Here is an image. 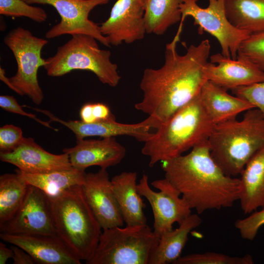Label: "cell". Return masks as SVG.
<instances>
[{"label":"cell","mask_w":264,"mask_h":264,"mask_svg":"<svg viewBox=\"0 0 264 264\" xmlns=\"http://www.w3.org/2000/svg\"><path fill=\"white\" fill-rule=\"evenodd\" d=\"M0 107L5 111L25 116L34 119L36 122L46 127L52 129L55 131H58V129L52 128L50 125L49 123L51 122L50 120L49 121H42L38 118L36 115L24 111L22 106L19 104L16 99L12 96L7 95H0Z\"/></svg>","instance_id":"e575fe53"},{"label":"cell","mask_w":264,"mask_h":264,"mask_svg":"<svg viewBox=\"0 0 264 264\" xmlns=\"http://www.w3.org/2000/svg\"><path fill=\"white\" fill-rule=\"evenodd\" d=\"M159 236L147 224L103 230L87 264H148Z\"/></svg>","instance_id":"52a82bcc"},{"label":"cell","mask_w":264,"mask_h":264,"mask_svg":"<svg viewBox=\"0 0 264 264\" xmlns=\"http://www.w3.org/2000/svg\"><path fill=\"white\" fill-rule=\"evenodd\" d=\"M11 248L14 253L12 258L13 264H35L32 257L22 248L15 245H13Z\"/></svg>","instance_id":"d590c367"},{"label":"cell","mask_w":264,"mask_h":264,"mask_svg":"<svg viewBox=\"0 0 264 264\" xmlns=\"http://www.w3.org/2000/svg\"><path fill=\"white\" fill-rule=\"evenodd\" d=\"M237 55L247 58L264 72V31L250 34L240 44Z\"/></svg>","instance_id":"f546056e"},{"label":"cell","mask_w":264,"mask_h":264,"mask_svg":"<svg viewBox=\"0 0 264 264\" xmlns=\"http://www.w3.org/2000/svg\"><path fill=\"white\" fill-rule=\"evenodd\" d=\"M81 120L85 123H93L115 119L110 108L101 103H87L80 110Z\"/></svg>","instance_id":"d6a6232c"},{"label":"cell","mask_w":264,"mask_h":264,"mask_svg":"<svg viewBox=\"0 0 264 264\" xmlns=\"http://www.w3.org/2000/svg\"><path fill=\"white\" fill-rule=\"evenodd\" d=\"M164 177L198 214L232 207L239 200V178L226 175L213 159L208 141L186 154L162 162Z\"/></svg>","instance_id":"7a4b0ae2"},{"label":"cell","mask_w":264,"mask_h":264,"mask_svg":"<svg viewBox=\"0 0 264 264\" xmlns=\"http://www.w3.org/2000/svg\"><path fill=\"white\" fill-rule=\"evenodd\" d=\"M145 0H117L110 16L99 25L110 45L118 46L143 39L146 33Z\"/></svg>","instance_id":"4fadbf2b"},{"label":"cell","mask_w":264,"mask_h":264,"mask_svg":"<svg viewBox=\"0 0 264 264\" xmlns=\"http://www.w3.org/2000/svg\"><path fill=\"white\" fill-rule=\"evenodd\" d=\"M180 3L181 0H145L146 33L162 35L180 22Z\"/></svg>","instance_id":"484cf974"},{"label":"cell","mask_w":264,"mask_h":264,"mask_svg":"<svg viewBox=\"0 0 264 264\" xmlns=\"http://www.w3.org/2000/svg\"><path fill=\"white\" fill-rule=\"evenodd\" d=\"M31 108L46 115L51 121L60 123L67 127L74 133L77 140L90 136L105 138L126 135L144 142L153 134V132H151V130L157 128L155 121L151 116H148L143 121L135 124L119 123L115 119L88 123L81 120H64L47 110Z\"/></svg>","instance_id":"5bb4252c"},{"label":"cell","mask_w":264,"mask_h":264,"mask_svg":"<svg viewBox=\"0 0 264 264\" xmlns=\"http://www.w3.org/2000/svg\"><path fill=\"white\" fill-rule=\"evenodd\" d=\"M215 125L199 94L156 129L144 142L141 153L149 157V165L153 167L207 142Z\"/></svg>","instance_id":"3957f363"},{"label":"cell","mask_w":264,"mask_h":264,"mask_svg":"<svg viewBox=\"0 0 264 264\" xmlns=\"http://www.w3.org/2000/svg\"><path fill=\"white\" fill-rule=\"evenodd\" d=\"M82 187L86 200L103 230L123 226L124 220L107 169L86 173Z\"/></svg>","instance_id":"9a60e30c"},{"label":"cell","mask_w":264,"mask_h":264,"mask_svg":"<svg viewBox=\"0 0 264 264\" xmlns=\"http://www.w3.org/2000/svg\"><path fill=\"white\" fill-rule=\"evenodd\" d=\"M254 261L251 255L233 257L227 255L206 252L190 254L180 256L174 264H252Z\"/></svg>","instance_id":"83f0119b"},{"label":"cell","mask_w":264,"mask_h":264,"mask_svg":"<svg viewBox=\"0 0 264 264\" xmlns=\"http://www.w3.org/2000/svg\"><path fill=\"white\" fill-rule=\"evenodd\" d=\"M210 50L208 39L191 44L183 55L178 54L176 45L167 44L163 65L144 70L140 83L143 98L135 109L152 117L158 128L200 93L207 81L203 68Z\"/></svg>","instance_id":"6da1fadb"},{"label":"cell","mask_w":264,"mask_h":264,"mask_svg":"<svg viewBox=\"0 0 264 264\" xmlns=\"http://www.w3.org/2000/svg\"><path fill=\"white\" fill-rule=\"evenodd\" d=\"M13 255L11 248H8L4 243L0 242V264H5L9 259H12Z\"/></svg>","instance_id":"8d00e7d4"},{"label":"cell","mask_w":264,"mask_h":264,"mask_svg":"<svg viewBox=\"0 0 264 264\" xmlns=\"http://www.w3.org/2000/svg\"><path fill=\"white\" fill-rule=\"evenodd\" d=\"M241 208L250 214L264 208V146L248 160L240 174Z\"/></svg>","instance_id":"7402d4cb"},{"label":"cell","mask_w":264,"mask_h":264,"mask_svg":"<svg viewBox=\"0 0 264 264\" xmlns=\"http://www.w3.org/2000/svg\"><path fill=\"white\" fill-rule=\"evenodd\" d=\"M206 8H201L197 0H181L180 11L181 18L177 32L172 42L177 44L180 41L183 22L190 16L194 24L198 26V33L205 31L215 37L221 47V53L225 57L236 59L242 42L250 35L247 32L234 26L227 18L224 0H208Z\"/></svg>","instance_id":"9c48e42d"},{"label":"cell","mask_w":264,"mask_h":264,"mask_svg":"<svg viewBox=\"0 0 264 264\" xmlns=\"http://www.w3.org/2000/svg\"><path fill=\"white\" fill-rule=\"evenodd\" d=\"M201 221L198 215L191 214L178 224L177 228L162 234L148 264H174L181 256L189 233L199 226Z\"/></svg>","instance_id":"603a6c76"},{"label":"cell","mask_w":264,"mask_h":264,"mask_svg":"<svg viewBox=\"0 0 264 264\" xmlns=\"http://www.w3.org/2000/svg\"><path fill=\"white\" fill-rule=\"evenodd\" d=\"M0 14L13 17H26L39 23L45 22L47 18L43 8L31 5L23 0H0Z\"/></svg>","instance_id":"f1b7e54d"},{"label":"cell","mask_w":264,"mask_h":264,"mask_svg":"<svg viewBox=\"0 0 264 264\" xmlns=\"http://www.w3.org/2000/svg\"><path fill=\"white\" fill-rule=\"evenodd\" d=\"M227 19L250 34L264 31V0H224Z\"/></svg>","instance_id":"d4e9b609"},{"label":"cell","mask_w":264,"mask_h":264,"mask_svg":"<svg viewBox=\"0 0 264 264\" xmlns=\"http://www.w3.org/2000/svg\"><path fill=\"white\" fill-rule=\"evenodd\" d=\"M0 159L15 166L25 173H44L73 167L66 153H50L31 137H24L20 145L13 151L0 152Z\"/></svg>","instance_id":"e0dca14e"},{"label":"cell","mask_w":264,"mask_h":264,"mask_svg":"<svg viewBox=\"0 0 264 264\" xmlns=\"http://www.w3.org/2000/svg\"><path fill=\"white\" fill-rule=\"evenodd\" d=\"M48 42L20 26L11 30L3 39L17 66L16 74L9 78L12 90L21 96L26 95L37 105L42 102L44 96L38 82V72L46 63L41 54Z\"/></svg>","instance_id":"ba28073f"},{"label":"cell","mask_w":264,"mask_h":264,"mask_svg":"<svg viewBox=\"0 0 264 264\" xmlns=\"http://www.w3.org/2000/svg\"><path fill=\"white\" fill-rule=\"evenodd\" d=\"M16 173L28 185L39 188L49 198L55 197L73 186L83 185L86 174L85 171L74 167L38 174L25 173L17 170Z\"/></svg>","instance_id":"cb8c5ba5"},{"label":"cell","mask_w":264,"mask_h":264,"mask_svg":"<svg viewBox=\"0 0 264 264\" xmlns=\"http://www.w3.org/2000/svg\"><path fill=\"white\" fill-rule=\"evenodd\" d=\"M48 198L58 236L76 258L87 262L96 248L102 228L86 200L82 185Z\"/></svg>","instance_id":"5b68a950"},{"label":"cell","mask_w":264,"mask_h":264,"mask_svg":"<svg viewBox=\"0 0 264 264\" xmlns=\"http://www.w3.org/2000/svg\"><path fill=\"white\" fill-rule=\"evenodd\" d=\"M210 59L203 68L206 79L227 90L264 80V72L243 56L233 59L218 53Z\"/></svg>","instance_id":"2e32d148"},{"label":"cell","mask_w":264,"mask_h":264,"mask_svg":"<svg viewBox=\"0 0 264 264\" xmlns=\"http://www.w3.org/2000/svg\"><path fill=\"white\" fill-rule=\"evenodd\" d=\"M213 159L228 176L240 175L251 157L264 146V117L257 108L242 118L215 125L208 139Z\"/></svg>","instance_id":"277c9868"},{"label":"cell","mask_w":264,"mask_h":264,"mask_svg":"<svg viewBox=\"0 0 264 264\" xmlns=\"http://www.w3.org/2000/svg\"><path fill=\"white\" fill-rule=\"evenodd\" d=\"M226 89L206 81L199 93L202 105L215 124L236 118L240 113L255 108L245 100L229 94Z\"/></svg>","instance_id":"ffe728a7"},{"label":"cell","mask_w":264,"mask_h":264,"mask_svg":"<svg viewBox=\"0 0 264 264\" xmlns=\"http://www.w3.org/2000/svg\"><path fill=\"white\" fill-rule=\"evenodd\" d=\"M233 94L258 109L264 117V80L231 90Z\"/></svg>","instance_id":"1f68e13d"},{"label":"cell","mask_w":264,"mask_h":264,"mask_svg":"<svg viewBox=\"0 0 264 264\" xmlns=\"http://www.w3.org/2000/svg\"><path fill=\"white\" fill-rule=\"evenodd\" d=\"M0 230L13 234L57 235L48 197L29 185L20 207L9 221L0 225Z\"/></svg>","instance_id":"7c38bea8"},{"label":"cell","mask_w":264,"mask_h":264,"mask_svg":"<svg viewBox=\"0 0 264 264\" xmlns=\"http://www.w3.org/2000/svg\"><path fill=\"white\" fill-rule=\"evenodd\" d=\"M57 48L56 53L45 59L44 68L50 77H60L74 70L93 73L103 84L117 86L121 76L116 64L110 61V50L101 49L94 37L75 34Z\"/></svg>","instance_id":"8992f818"},{"label":"cell","mask_w":264,"mask_h":264,"mask_svg":"<svg viewBox=\"0 0 264 264\" xmlns=\"http://www.w3.org/2000/svg\"><path fill=\"white\" fill-rule=\"evenodd\" d=\"M264 225V208L256 211L243 219L237 220L235 227L241 237L246 240H253L261 227Z\"/></svg>","instance_id":"4dcf8cb0"},{"label":"cell","mask_w":264,"mask_h":264,"mask_svg":"<svg viewBox=\"0 0 264 264\" xmlns=\"http://www.w3.org/2000/svg\"><path fill=\"white\" fill-rule=\"evenodd\" d=\"M24 137L22 129L12 124L0 128V152L13 151L22 142Z\"/></svg>","instance_id":"836d02e7"},{"label":"cell","mask_w":264,"mask_h":264,"mask_svg":"<svg viewBox=\"0 0 264 264\" xmlns=\"http://www.w3.org/2000/svg\"><path fill=\"white\" fill-rule=\"evenodd\" d=\"M0 237L4 242L24 250L32 257L35 264H81L57 235L1 232Z\"/></svg>","instance_id":"ac0fdd59"},{"label":"cell","mask_w":264,"mask_h":264,"mask_svg":"<svg viewBox=\"0 0 264 264\" xmlns=\"http://www.w3.org/2000/svg\"><path fill=\"white\" fill-rule=\"evenodd\" d=\"M135 172H123L111 179L112 188L124 222L132 226L147 224L145 204L137 190Z\"/></svg>","instance_id":"44dd1931"},{"label":"cell","mask_w":264,"mask_h":264,"mask_svg":"<svg viewBox=\"0 0 264 264\" xmlns=\"http://www.w3.org/2000/svg\"><path fill=\"white\" fill-rule=\"evenodd\" d=\"M29 4H46L53 7L60 16L59 22L45 33L51 39L66 34L91 36L107 47L110 44L103 36L98 24L89 19L90 12L95 7L106 4L110 0H23Z\"/></svg>","instance_id":"8fae6325"},{"label":"cell","mask_w":264,"mask_h":264,"mask_svg":"<svg viewBox=\"0 0 264 264\" xmlns=\"http://www.w3.org/2000/svg\"><path fill=\"white\" fill-rule=\"evenodd\" d=\"M148 180V176L143 174L137 184V190L151 206L154 220L153 231L160 237L173 230L175 223L180 224L191 214L192 209L178 191L165 177L151 183L158 192L150 187Z\"/></svg>","instance_id":"30bf717a"},{"label":"cell","mask_w":264,"mask_h":264,"mask_svg":"<svg viewBox=\"0 0 264 264\" xmlns=\"http://www.w3.org/2000/svg\"><path fill=\"white\" fill-rule=\"evenodd\" d=\"M29 185L16 174L0 176V225L16 214L26 196Z\"/></svg>","instance_id":"4316f807"},{"label":"cell","mask_w":264,"mask_h":264,"mask_svg":"<svg viewBox=\"0 0 264 264\" xmlns=\"http://www.w3.org/2000/svg\"><path fill=\"white\" fill-rule=\"evenodd\" d=\"M71 166L83 171L92 166L107 169L117 165L126 155V149L116 141L115 137H105L101 139H81L76 145L65 148Z\"/></svg>","instance_id":"d6986e66"}]
</instances>
